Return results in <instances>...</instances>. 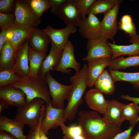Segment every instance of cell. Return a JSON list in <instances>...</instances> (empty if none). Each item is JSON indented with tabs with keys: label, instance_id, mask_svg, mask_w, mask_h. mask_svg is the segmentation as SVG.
<instances>
[{
	"label": "cell",
	"instance_id": "8fae6325",
	"mask_svg": "<svg viewBox=\"0 0 139 139\" xmlns=\"http://www.w3.org/2000/svg\"><path fill=\"white\" fill-rule=\"evenodd\" d=\"M82 19L78 27L81 35L88 40L94 39L100 37L101 21L92 14Z\"/></svg>",
	"mask_w": 139,
	"mask_h": 139
},
{
	"label": "cell",
	"instance_id": "5b68a950",
	"mask_svg": "<svg viewBox=\"0 0 139 139\" xmlns=\"http://www.w3.org/2000/svg\"><path fill=\"white\" fill-rule=\"evenodd\" d=\"M44 81L48 85L52 106L58 109H64V101L71 89V85H66L59 82L52 76L50 72L45 75Z\"/></svg>",
	"mask_w": 139,
	"mask_h": 139
},
{
	"label": "cell",
	"instance_id": "7402d4cb",
	"mask_svg": "<svg viewBox=\"0 0 139 139\" xmlns=\"http://www.w3.org/2000/svg\"><path fill=\"white\" fill-rule=\"evenodd\" d=\"M17 49L7 40L0 50V71L12 70L15 65Z\"/></svg>",
	"mask_w": 139,
	"mask_h": 139
},
{
	"label": "cell",
	"instance_id": "7a4b0ae2",
	"mask_svg": "<svg viewBox=\"0 0 139 139\" xmlns=\"http://www.w3.org/2000/svg\"><path fill=\"white\" fill-rule=\"evenodd\" d=\"M87 64H84L82 68L70 77L71 88L66 99L67 103L64 108L65 115L67 120L74 119L79 106L83 102V97L88 86Z\"/></svg>",
	"mask_w": 139,
	"mask_h": 139
},
{
	"label": "cell",
	"instance_id": "484cf974",
	"mask_svg": "<svg viewBox=\"0 0 139 139\" xmlns=\"http://www.w3.org/2000/svg\"><path fill=\"white\" fill-rule=\"evenodd\" d=\"M114 82L107 70L105 69L96 81L95 88L107 95L113 94L115 90Z\"/></svg>",
	"mask_w": 139,
	"mask_h": 139
},
{
	"label": "cell",
	"instance_id": "f35d334b",
	"mask_svg": "<svg viewBox=\"0 0 139 139\" xmlns=\"http://www.w3.org/2000/svg\"><path fill=\"white\" fill-rule=\"evenodd\" d=\"M134 127L130 126L127 129L117 134L111 139H130Z\"/></svg>",
	"mask_w": 139,
	"mask_h": 139
},
{
	"label": "cell",
	"instance_id": "6da1fadb",
	"mask_svg": "<svg viewBox=\"0 0 139 139\" xmlns=\"http://www.w3.org/2000/svg\"><path fill=\"white\" fill-rule=\"evenodd\" d=\"M78 123L84 134L92 139H111L123 131L121 127L107 122L93 110L80 112Z\"/></svg>",
	"mask_w": 139,
	"mask_h": 139
},
{
	"label": "cell",
	"instance_id": "e575fe53",
	"mask_svg": "<svg viewBox=\"0 0 139 139\" xmlns=\"http://www.w3.org/2000/svg\"><path fill=\"white\" fill-rule=\"evenodd\" d=\"M16 19L14 13H0V26L1 29H9L14 24Z\"/></svg>",
	"mask_w": 139,
	"mask_h": 139
},
{
	"label": "cell",
	"instance_id": "c3c4849f",
	"mask_svg": "<svg viewBox=\"0 0 139 139\" xmlns=\"http://www.w3.org/2000/svg\"><path fill=\"white\" fill-rule=\"evenodd\" d=\"M87 139H92L89 137L88 136Z\"/></svg>",
	"mask_w": 139,
	"mask_h": 139
},
{
	"label": "cell",
	"instance_id": "8d00e7d4",
	"mask_svg": "<svg viewBox=\"0 0 139 139\" xmlns=\"http://www.w3.org/2000/svg\"><path fill=\"white\" fill-rule=\"evenodd\" d=\"M15 2L14 0H0V13H13V11L14 12Z\"/></svg>",
	"mask_w": 139,
	"mask_h": 139
},
{
	"label": "cell",
	"instance_id": "2e32d148",
	"mask_svg": "<svg viewBox=\"0 0 139 139\" xmlns=\"http://www.w3.org/2000/svg\"><path fill=\"white\" fill-rule=\"evenodd\" d=\"M77 28L71 25H67L65 27L60 29H54L48 25L43 31L49 37L51 42L56 47L63 49L68 41L69 36L77 30Z\"/></svg>",
	"mask_w": 139,
	"mask_h": 139
},
{
	"label": "cell",
	"instance_id": "44dd1931",
	"mask_svg": "<svg viewBox=\"0 0 139 139\" xmlns=\"http://www.w3.org/2000/svg\"><path fill=\"white\" fill-rule=\"evenodd\" d=\"M124 104L115 99L107 100L106 111L102 118L109 123L121 127L123 121L121 113Z\"/></svg>",
	"mask_w": 139,
	"mask_h": 139
},
{
	"label": "cell",
	"instance_id": "cb8c5ba5",
	"mask_svg": "<svg viewBox=\"0 0 139 139\" xmlns=\"http://www.w3.org/2000/svg\"><path fill=\"white\" fill-rule=\"evenodd\" d=\"M24 125L17 121L15 118L11 119L0 115V130L6 131L18 139H26L23 133Z\"/></svg>",
	"mask_w": 139,
	"mask_h": 139
},
{
	"label": "cell",
	"instance_id": "d4e9b609",
	"mask_svg": "<svg viewBox=\"0 0 139 139\" xmlns=\"http://www.w3.org/2000/svg\"><path fill=\"white\" fill-rule=\"evenodd\" d=\"M47 56L46 53L37 51L29 46L28 59L30 73L28 77L38 79L39 69Z\"/></svg>",
	"mask_w": 139,
	"mask_h": 139
},
{
	"label": "cell",
	"instance_id": "7dc6e473",
	"mask_svg": "<svg viewBox=\"0 0 139 139\" xmlns=\"http://www.w3.org/2000/svg\"><path fill=\"white\" fill-rule=\"evenodd\" d=\"M87 137L85 135H81L76 136L73 139H87Z\"/></svg>",
	"mask_w": 139,
	"mask_h": 139
},
{
	"label": "cell",
	"instance_id": "f546056e",
	"mask_svg": "<svg viewBox=\"0 0 139 139\" xmlns=\"http://www.w3.org/2000/svg\"><path fill=\"white\" fill-rule=\"evenodd\" d=\"M110 73L115 82L119 81L132 83L139 82V72L130 73L109 69Z\"/></svg>",
	"mask_w": 139,
	"mask_h": 139
},
{
	"label": "cell",
	"instance_id": "f1b7e54d",
	"mask_svg": "<svg viewBox=\"0 0 139 139\" xmlns=\"http://www.w3.org/2000/svg\"><path fill=\"white\" fill-rule=\"evenodd\" d=\"M119 0H96L89 9L87 15H94L107 12L115 6Z\"/></svg>",
	"mask_w": 139,
	"mask_h": 139
},
{
	"label": "cell",
	"instance_id": "74e56055",
	"mask_svg": "<svg viewBox=\"0 0 139 139\" xmlns=\"http://www.w3.org/2000/svg\"><path fill=\"white\" fill-rule=\"evenodd\" d=\"M51 6V12L58 15L60 7L66 0H48Z\"/></svg>",
	"mask_w": 139,
	"mask_h": 139
},
{
	"label": "cell",
	"instance_id": "52a82bcc",
	"mask_svg": "<svg viewBox=\"0 0 139 139\" xmlns=\"http://www.w3.org/2000/svg\"><path fill=\"white\" fill-rule=\"evenodd\" d=\"M123 1L119 0L113 8L104 14L101 21L100 37L113 41L118 29V16L120 4Z\"/></svg>",
	"mask_w": 139,
	"mask_h": 139
},
{
	"label": "cell",
	"instance_id": "5bb4252c",
	"mask_svg": "<svg viewBox=\"0 0 139 139\" xmlns=\"http://www.w3.org/2000/svg\"><path fill=\"white\" fill-rule=\"evenodd\" d=\"M51 43V47L49 53L42 63L38 74V79L44 82L45 75L50 71L56 70L63 51V49L56 47L53 43Z\"/></svg>",
	"mask_w": 139,
	"mask_h": 139
},
{
	"label": "cell",
	"instance_id": "ab89813d",
	"mask_svg": "<svg viewBox=\"0 0 139 139\" xmlns=\"http://www.w3.org/2000/svg\"><path fill=\"white\" fill-rule=\"evenodd\" d=\"M42 119L37 129L34 130L30 129L28 135L25 136L26 139H40L39 130Z\"/></svg>",
	"mask_w": 139,
	"mask_h": 139
},
{
	"label": "cell",
	"instance_id": "836d02e7",
	"mask_svg": "<svg viewBox=\"0 0 139 139\" xmlns=\"http://www.w3.org/2000/svg\"><path fill=\"white\" fill-rule=\"evenodd\" d=\"M60 127L64 135L62 139H73L77 136L85 135L82 127L79 125L67 126L64 124Z\"/></svg>",
	"mask_w": 139,
	"mask_h": 139
},
{
	"label": "cell",
	"instance_id": "7bdbcfd3",
	"mask_svg": "<svg viewBox=\"0 0 139 139\" xmlns=\"http://www.w3.org/2000/svg\"><path fill=\"white\" fill-rule=\"evenodd\" d=\"M120 98L122 99L132 101L138 104L139 103V97H131L128 95L122 94L121 95Z\"/></svg>",
	"mask_w": 139,
	"mask_h": 139
},
{
	"label": "cell",
	"instance_id": "d6a6232c",
	"mask_svg": "<svg viewBox=\"0 0 139 139\" xmlns=\"http://www.w3.org/2000/svg\"><path fill=\"white\" fill-rule=\"evenodd\" d=\"M22 79L12 70L0 71V87L14 84Z\"/></svg>",
	"mask_w": 139,
	"mask_h": 139
},
{
	"label": "cell",
	"instance_id": "60d3db41",
	"mask_svg": "<svg viewBox=\"0 0 139 139\" xmlns=\"http://www.w3.org/2000/svg\"><path fill=\"white\" fill-rule=\"evenodd\" d=\"M0 33V50L7 40V34L8 29H1Z\"/></svg>",
	"mask_w": 139,
	"mask_h": 139
},
{
	"label": "cell",
	"instance_id": "ee69618b",
	"mask_svg": "<svg viewBox=\"0 0 139 139\" xmlns=\"http://www.w3.org/2000/svg\"><path fill=\"white\" fill-rule=\"evenodd\" d=\"M46 135L41 127V124L39 130L40 139H49Z\"/></svg>",
	"mask_w": 139,
	"mask_h": 139
},
{
	"label": "cell",
	"instance_id": "603a6c76",
	"mask_svg": "<svg viewBox=\"0 0 139 139\" xmlns=\"http://www.w3.org/2000/svg\"><path fill=\"white\" fill-rule=\"evenodd\" d=\"M50 42L49 37L43 30L33 28L28 41L29 47L37 51L46 53Z\"/></svg>",
	"mask_w": 139,
	"mask_h": 139
},
{
	"label": "cell",
	"instance_id": "4fadbf2b",
	"mask_svg": "<svg viewBox=\"0 0 139 139\" xmlns=\"http://www.w3.org/2000/svg\"><path fill=\"white\" fill-rule=\"evenodd\" d=\"M74 48L71 42L68 40L63 49L59 64L56 71L64 73H68L70 68L76 72L80 70V64L76 61L74 55Z\"/></svg>",
	"mask_w": 139,
	"mask_h": 139
},
{
	"label": "cell",
	"instance_id": "277c9868",
	"mask_svg": "<svg viewBox=\"0 0 139 139\" xmlns=\"http://www.w3.org/2000/svg\"><path fill=\"white\" fill-rule=\"evenodd\" d=\"M10 85L20 89L24 92L26 96L27 103L37 98L44 99L46 104L51 101L47 84L38 79L29 77L22 79Z\"/></svg>",
	"mask_w": 139,
	"mask_h": 139
},
{
	"label": "cell",
	"instance_id": "7c38bea8",
	"mask_svg": "<svg viewBox=\"0 0 139 139\" xmlns=\"http://www.w3.org/2000/svg\"><path fill=\"white\" fill-rule=\"evenodd\" d=\"M0 101L18 108L23 107L27 103L26 96L24 92L10 85L0 87Z\"/></svg>",
	"mask_w": 139,
	"mask_h": 139
},
{
	"label": "cell",
	"instance_id": "b9f144b4",
	"mask_svg": "<svg viewBox=\"0 0 139 139\" xmlns=\"http://www.w3.org/2000/svg\"><path fill=\"white\" fill-rule=\"evenodd\" d=\"M0 139H18L10 133L4 130H0Z\"/></svg>",
	"mask_w": 139,
	"mask_h": 139
},
{
	"label": "cell",
	"instance_id": "d6986e66",
	"mask_svg": "<svg viewBox=\"0 0 139 139\" xmlns=\"http://www.w3.org/2000/svg\"><path fill=\"white\" fill-rule=\"evenodd\" d=\"M84 99L89 107L92 110L104 114L106 112L107 100L103 93L96 89H91L88 91Z\"/></svg>",
	"mask_w": 139,
	"mask_h": 139
},
{
	"label": "cell",
	"instance_id": "4316f807",
	"mask_svg": "<svg viewBox=\"0 0 139 139\" xmlns=\"http://www.w3.org/2000/svg\"><path fill=\"white\" fill-rule=\"evenodd\" d=\"M139 66V55L129 56L125 58L123 55L112 59L108 66L109 69L118 71L129 67Z\"/></svg>",
	"mask_w": 139,
	"mask_h": 139
},
{
	"label": "cell",
	"instance_id": "9a60e30c",
	"mask_svg": "<svg viewBox=\"0 0 139 139\" xmlns=\"http://www.w3.org/2000/svg\"><path fill=\"white\" fill-rule=\"evenodd\" d=\"M111 57H103L92 59L87 61V75L88 86L92 87L105 68L109 66L111 61Z\"/></svg>",
	"mask_w": 139,
	"mask_h": 139
},
{
	"label": "cell",
	"instance_id": "bcb514c9",
	"mask_svg": "<svg viewBox=\"0 0 139 139\" xmlns=\"http://www.w3.org/2000/svg\"><path fill=\"white\" fill-rule=\"evenodd\" d=\"M130 139H139V131L137 132L133 136H131Z\"/></svg>",
	"mask_w": 139,
	"mask_h": 139
},
{
	"label": "cell",
	"instance_id": "1f68e13d",
	"mask_svg": "<svg viewBox=\"0 0 139 139\" xmlns=\"http://www.w3.org/2000/svg\"><path fill=\"white\" fill-rule=\"evenodd\" d=\"M32 10L39 19L43 13L51 7L48 0H28Z\"/></svg>",
	"mask_w": 139,
	"mask_h": 139
},
{
	"label": "cell",
	"instance_id": "ac0fdd59",
	"mask_svg": "<svg viewBox=\"0 0 139 139\" xmlns=\"http://www.w3.org/2000/svg\"><path fill=\"white\" fill-rule=\"evenodd\" d=\"M29 48L28 41L23 46L17 50L16 62L12 70L22 79L28 77L29 75Z\"/></svg>",
	"mask_w": 139,
	"mask_h": 139
},
{
	"label": "cell",
	"instance_id": "83f0119b",
	"mask_svg": "<svg viewBox=\"0 0 139 139\" xmlns=\"http://www.w3.org/2000/svg\"><path fill=\"white\" fill-rule=\"evenodd\" d=\"M135 102H133L124 104L121 113V118L124 121L128 120L130 126H135L139 120V106Z\"/></svg>",
	"mask_w": 139,
	"mask_h": 139
},
{
	"label": "cell",
	"instance_id": "3957f363",
	"mask_svg": "<svg viewBox=\"0 0 139 139\" xmlns=\"http://www.w3.org/2000/svg\"><path fill=\"white\" fill-rule=\"evenodd\" d=\"M45 101L40 98H35L24 106L17 108L15 119L18 122L27 125L30 129L38 127L45 112Z\"/></svg>",
	"mask_w": 139,
	"mask_h": 139
},
{
	"label": "cell",
	"instance_id": "9c48e42d",
	"mask_svg": "<svg viewBox=\"0 0 139 139\" xmlns=\"http://www.w3.org/2000/svg\"><path fill=\"white\" fill-rule=\"evenodd\" d=\"M108 42L107 40L101 37L88 40L86 46L87 55L82 59V60L87 61L94 58H111L113 53Z\"/></svg>",
	"mask_w": 139,
	"mask_h": 139
},
{
	"label": "cell",
	"instance_id": "8992f818",
	"mask_svg": "<svg viewBox=\"0 0 139 139\" xmlns=\"http://www.w3.org/2000/svg\"><path fill=\"white\" fill-rule=\"evenodd\" d=\"M67 120L65 115L64 109L55 108L51 101L45 105V112L41 123V127L45 134L49 133V130L55 129L65 124Z\"/></svg>",
	"mask_w": 139,
	"mask_h": 139
},
{
	"label": "cell",
	"instance_id": "f6af8a7d",
	"mask_svg": "<svg viewBox=\"0 0 139 139\" xmlns=\"http://www.w3.org/2000/svg\"><path fill=\"white\" fill-rule=\"evenodd\" d=\"M9 106L6 103L0 101V115L4 110L8 108Z\"/></svg>",
	"mask_w": 139,
	"mask_h": 139
},
{
	"label": "cell",
	"instance_id": "e0dca14e",
	"mask_svg": "<svg viewBox=\"0 0 139 139\" xmlns=\"http://www.w3.org/2000/svg\"><path fill=\"white\" fill-rule=\"evenodd\" d=\"M58 15L67 25L76 28L82 19L75 0H66L61 6Z\"/></svg>",
	"mask_w": 139,
	"mask_h": 139
},
{
	"label": "cell",
	"instance_id": "ba28073f",
	"mask_svg": "<svg viewBox=\"0 0 139 139\" xmlns=\"http://www.w3.org/2000/svg\"><path fill=\"white\" fill-rule=\"evenodd\" d=\"M34 27L30 24L15 22L8 30L7 39L17 50L23 46L28 41Z\"/></svg>",
	"mask_w": 139,
	"mask_h": 139
},
{
	"label": "cell",
	"instance_id": "30bf717a",
	"mask_svg": "<svg viewBox=\"0 0 139 139\" xmlns=\"http://www.w3.org/2000/svg\"><path fill=\"white\" fill-rule=\"evenodd\" d=\"M14 13L15 16V22L29 24L34 27L39 25L40 19L35 15L30 7L27 0H15Z\"/></svg>",
	"mask_w": 139,
	"mask_h": 139
},
{
	"label": "cell",
	"instance_id": "ffe728a7",
	"mask_svg": "<svg viewBox=\"0 0 139 139\" xmlns=\"http://www.w3.org/2000/svg\"><path fill=\"white\" fill-rule=\"evenodd\" d=\"M129 42L132 44L127 45H119L108 42L113 53L111 58L114 59L124 55L129 56L139 55V35L136 34L131 37Z\"/></svg>",
	"mask_w": 139,
	"mask_h": 139
},
{
	"label": "cell",
	"instance_id": "4dcf8cb0",
	"mask_svg": "<svg viewBox=\"0 0 139 139\" xmlns=\"http://www.w3.org/2000/svg\"><path fill=\"white\" fill-rule=\"evenodd\" d=\"M118 28L124 31L131 37L137 34L135 24L131 16L129 14H125L122 16L118 23Z\"/></svg>",
	"mask_w": 139,
	"mask_h": 139
},
{
	"label": "cell",
	"instance_id": "d590c367",
	"mask_svg": "<svg viewBox=\"0 0 139 139\" xmlns=\"http://www.w3.org/2000/svg\"><path fill=\"white\" fill-rule=\"evenodd\" d=\"M96 0H75V2L82 19L86 18L90 8Z\"/></svg>",
	"mask_w": 139,
	"mask_h": 139
}]
</instances>
